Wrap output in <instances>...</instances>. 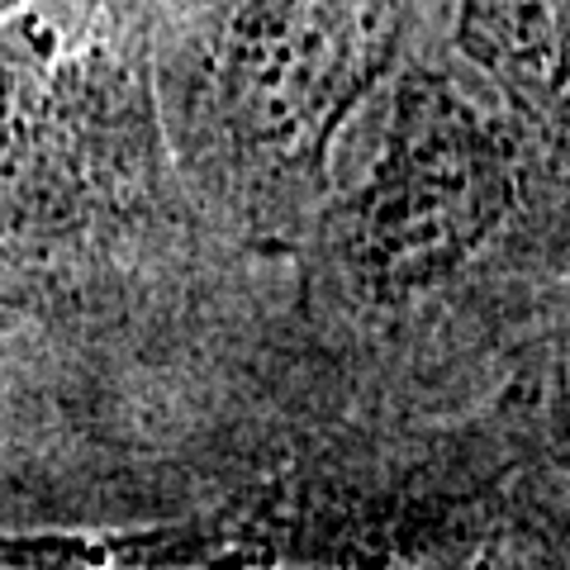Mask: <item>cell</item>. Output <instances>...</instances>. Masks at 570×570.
Wrapping results in <instances>:
<instances>
[{
    "label": "cell",
    "instance_id": "3957f363",
    "mask_svg": "<svg viewBox=\"0 0 570 570\" xmlns=\"http://www.w3.org/2000/svg\"><path fill=\"white\" fill-rule=\"evenodd\" d=\"M456 52L570 153V0H456Z\"/></svg>",
    "mask_w": 570,
    "mask_h": 570
},
{
    "label": "cell",
    "instance_id": "7a4b0ae2",
    "mask_svg": "<svg viewBox=\"0 0 570 570\" xmlns=\"http://www.w3.org/2000/svg\"><path fill=\"white\" fill-rule=\"evenodd\" d=\"M419 0H238L224 39L228 119L281 167L324 163L337 129L400 67Z\"/></svg>",
    "mask_w": 570,
    "mask_h": 570
},
{
    "label": "cell",
    "instance_id": "6da1fadb",
    "mask_svg": "<svg viewBox=\"0 0 570 570\" xmlns=\"http://www.w3.org/2000/svg\"><path fill=\"white\" fill-rule=\"evenodd\" d=\"M324 266L343 309L390 333L570 266V153L461 58L404 52L381 134L333 200Z\"/></svg>",
    "mask_w": 570,
    "mask_h": 570
}]
</instances>
